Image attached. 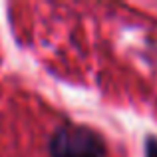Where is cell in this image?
Instances as JSON below:
<instances>
[{
    "instance_id": "6da1fadb",
    "label": "cell",
    "mask_w": 157,
    "mask_h": 157,
    "mask_svg": "<svg viewBox=\"0 0 157 157\" xmlns=\"http://www.w3.org/2000/svg\"><path fill=\"white\" fill-rule=\"evenodd\" d=\"M52 157H105L104 139L86 125H62L50 139Z\"/></svg>"
},
{
    "instance_id": "7a4b0ae2",
    "label": "cell",
    "mask_w": 157,
    "mask_h": 157,
    "mask_svg": "<svg viewBox=\"0 0 157 157\" xmlns=\"http://www.w3.org/2000/svg\"><path fill=\"white\" fill-rule=\"evenodd\" d=\"M147 149H149V147H147ZM147 157H155V155H153V151H151V149H149V153H147Z\"/></svg>"
}]
</instances>
